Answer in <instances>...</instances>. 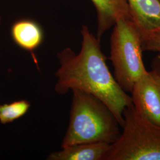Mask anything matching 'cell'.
Returning a JSON list of instances; mask_svg holds the SVG:
<instances>
[{
	"instance_id": "1",
	"label": "cell",
	"mask_w": 160,
	"mask_h": 160,
	"mask_svg": "<svg viewBox=\"0 0 160 160\" xmlns=\"http://www.w3.org/2000/svg\"><path fill=\"white\" fill-rule=\"evenodd\" d=\"M81 32L82 40L78 54L69 48L58 53L59 67L55 74V91L63 95L77 89L93 95L109 108L122 127L123 112L132 104L131 97L110 71L100 41L86 26H82Z\"/></svg>"
},
{
	"instance_id": "2",
	"label": "cell",
	"mask_w": 160,
	"mask_h": 160,
	"mask_svg": "<svg viewBox=\"0 0 160 160\" xmlns=\"http://www.w3.org/2000/svg\"><path fill=\"white\" fill-rule=\"evenodd\" d=\"M67 130L61 147L75 144H112L120 135V124L109 108L93 95L74 89Z\"/></svg>"
},
{
	"instance_id": "3",
	"label": "cell",
	"mask_w": 160,
	"mask_h": 160,
	"mask_svg": "<svg viewBox=\"0 0 160 160\" xmlns=\"http://www.w3.org/2000/svg\"><path fill=\"white\" fill-rule=\"evenodd\" d=\"M110 38L111 61L115 80L126 92L148 71L143 63L142 36L129 18H122L114 24Z\"/></svg>"
},
{
	"instance_id": "4",
	"label": "cell",
	"mask_w": 160,
	"mask_h": 160,
	"mask_svg": "<svg viewBox=\"0 0 160 160\" xmlns=\"http://www.w3.org/2000/svg\"><path fill=\"white\" fill-rule=\"evenodd\" d=\"M123 119L106 160H160V125L139 114L133 104L125 109Z\"/></svg>"
},
{
	"instance_id": "5",
	"label": "cell",
	"mask_w": 160,
	"mask_h": 160,
	"mask_svg": "<svg viewBox=\"0 0 160 160\" xmlns=\"http://www.w3.org/2000/svg\"><path fill=\"white\" fill-rule=\"evenodd\" d=\"M131 93L132 103L138 112L160 125V84L150 71L138 81Z\"/></svg>"
},
{
	"instance_id": "6",
	"label": "cell",
	"mask_w": 160,
	"mask_h": 160,
	"mask_svg": "<svg viewBox=\"0 0 160 160\" xmlns=\"http://www.w3.org/2000/svg\"><path fill=\"white\" fill-rule=\"evenodd\" d=\"M97 15L96 38L101 40L104 33L122 18H131L127 0H91Z\"/></svg>"
},
{
	"instance_id": "7",
	"label": "cell",
	"mask_w": 160,
	"mask_h": 160,
	"mask_svg": "<svg viewBox=\"0 0 160 160\" xmlns=\"http://www.w3.org/2000/svg\"><path fill=\"white\" fill-rule=\"evenodd\" d=\"M132 20L141 34L160 29V0H127Z\"/></svg>"
},
{
	"instance_id": "8",
	"label": "cell",
	"mask_w": 160,
	"mask_h": 160,
	"mask_svg": "<svg viewBox=\"0 0 160 160\" xmlns=\"http://www.w3.org/2000/svg\"><path fill=\"white\" fill-rule=\"evenodd\" d=\"M112 144L104 142L75 144L52 152L48 160H106Z\"/></svg>"
},
{
	"instance_id": "9",
	"label": "cell",
	"mask_w": 160,
	"mask_h": 160,
	"mask_svg": "<svg viewBox=\"0 0 160 160\" xmlns=\"http://www.w3.org/2000/svg\"><path fill=\"white\" fill-rule=\"evenodd\" d=\"M10 33L17 46L32 53L41 46L44 40V32L41 26L29 18L20 19L12 23Z\"/></svg>"
},
{
	"instance_id": "10",
	"label": "cell",
	"mask_w": 160,
	"mask_h": 160,
	"mask_svg": "<svg viewBox=\"0 0 160 160\" xmlns=\"http://www.w3.org/2000/svg\"><path fill=\"white\" fill-rule=\"evenodd\" d=\"M30 107L29 101L23 99L0 104V123L6 125L20 119L28 113Z\"/></svg>"
},
{
	"instance_id": "11",
	"label": "cell",
	"mask_w": 160,
	"mask_h": 160,
	"mask_svg": "<svg viewBox=\"0 0 160 160\" xmlns=\"http://www.w3.org/2000/svg\"><path fill=\"white\" fill-rule=\"evenodd\" d=\"M142 36V48L143 51L160 53V29Z\"/></svg>"
},
{
	"instance_id": "12",
	"label": "cell",
	"mask_w": 160,
	"mask_h": 160,
	"mask_svg": "<svg viewBox=\"0 0 160 160\" xmlns=\"http://www.w3.org/2000/svg\"><path fill=\"white\" fill-rule=\"evenodd\" d=\"M150 72L160 84V53L155 57L151 63Z\"/></svg>"
},
{
	"instance_id": "13",
	"label": "cell",
	"mask_w": 160,
	"mask_h": 160,
	"mask_svg": "<svg viewBox=\"0 0 160 160\" xmlns=\"http://www.w3.org/2000/svg\"><path fill=\"white\" fill-rule=\"evenodd\" d=\"M1 17H0V23H1Z\"/></svg>"
},
{
	"instance_id": "14",
	"label": "cell",
	"mask_w": 160,
	"mask_h": 160,
	"mask_svg": "<svg viewBox=\"0 0 160 160\" xmlns=\"http://www.w3.org/2000/svg\"></svg>"
}]
</instances>
